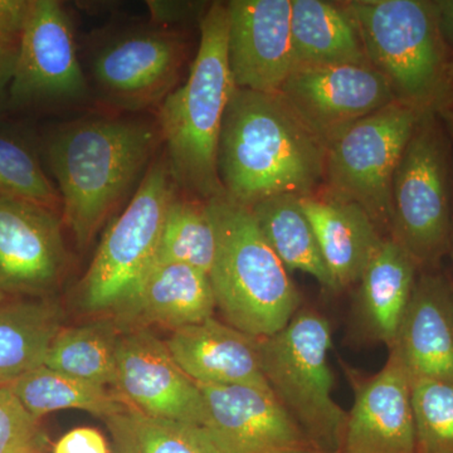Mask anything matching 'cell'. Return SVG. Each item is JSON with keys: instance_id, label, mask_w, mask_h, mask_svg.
Here are the masks:
<instances>
[{"instance_id": "cell-18", "label": "cell", "mask_w": 453, "mask_h": 453, "mask_svg": "<svg viewBox=\"0 0 453 453\" xmlns=\"http://www.w3.org/2000/svg\"><path fill=\"white\" fill-rule=\"evenodd\" d=\"M390 349L403 360L412 380L438 381L453 388V282L442 273H419Z\"/></svg>"}, {"instance_id": "cell-6", "label": "cell", "mask_w": 453, "mask_h": 453, "mask_svg": "<svg viewBox=\"0 0 453 453\" xmlns=\"http://www.w3.org/2000/svg\"><path fill=\"white\" fill-rule=\"evenodd\" d=\"M258 342L262 371L280 403L316 449L340 452L348 412L334 401L327 319L315 310L300 308L280 332Z\"/></svg>"}, {"instance_id": "cell-24", "label": "cell", "mask_w": 453, "mask_h": 453, "mask_svg": "<svg viewBox=\"0 0 453 453\" xmlns=\"http://www.w3.org/2000/svg\"><path fill=\"white\" fill-rule=\"evenodd\" d=\"M61 323V310L50 301L0 306V387L44 365Z\"/></svg>"}, {"instance_id": "cell-7", "label": "cell", "mask_w": 453, "mask_h": 453, "mask_svg": "<svg viewBox=\"0 0 453 453\" xmlns=\"http://www.w3.org/2000/svg\"><path fill=\"white\" fill-rule=\"evenodd\" d=\"M179 187L165 153L155 157L124 211L107 229L79 288L81 308L118 314L155 264Z\"/></svg>"}, {"instance_id": "cell-38", "label": "cell", "mask_w": 453, "mask_h": 453, "mask_svg": "<svg viewBox=\"0 0 453 453\" xmlns=\"http://www.w3.org/2000/svg\"><path fill=\"white\" fill-rule=\"evenodd\" d=\"M438 118L443 121L446 129L453 136V106L443 105L437 110Z\"/></svg>"}, {"instance_id": "cell-8", "label": "cell", "mask_w": 453, "mask_h": 453, "mask_svg": "<svg viewBox=\"0 0 453 453\" xmlns=\"http://www.w3.org/2000/svg\"><path fill=\"white\" fill-rule=\"evenodd\" d=\"M452 207L449 142L436 110H427L395 169L388 235L419 270H434L451 250Z\"/></svg>"}, {"instance_id": "cell-34", "label": "cell", "mask_w": 453, "mask_h": 453, "mask_svg": "<svg viewBox=\"0 0 453 453\" xmlns=\"http://www.w3.org/2000/svg\"><path fill=\"white\" fill-rule=\"evenodd\" d=\"M31 0H0V42L19 44Z\"/></svg>"}, {"instance_id": "cell-31", "label": "cell", "mask_w": 453, "mask_h": 453, "mask_svg": "<svg viewBox=\"0 0 453 453\" xmlns=\"http://www.w3.org/2000/svg\"><path fill=\"white\" fill-rule=\"evenodd\" d=\"M416 452L453 453V388L412 380Z\"/></svg>"}, {"instance_id": "cell-40", "label": "cell", "mask_w": 453, "mask_h": 453, "mask_svg": "<svg viewBox=\"0 0 453 453\" xmlns=\"http://www.w3.org/2000/svg\"><path fill=\"white\" fill-rule=\"evenodd\" d=\"M308 453H342V452H323V451H318V449H314V451H310Z\"/></svg>"}, {"instance_id": "cell-12", "label": "cell", "mask_w": 453, "mask_h": 453, "mask_svg": "<svg viewBox=\"0 0 453 453\" xmlns=\"http://www.w3.org/2000/svg\"><path fill=\"white\" fill-rule=\"evenodd\" d=\"M277 95L326 146L396 101L388 80L371 65L296 68Z\"/></svg>"}, {"instance_id": "cell-2", "label": "cell", "mask_w": 453, "mask_h": 453, "mask_svg": "<svg viewBox=\"0 0 453 453\" xmlns=\"http://www.w3.org/2000/svg\"><path fill=\"white\" fill-rule=\"evenodd\" d=\"M327 146L277 94L234 88L217 168L226 198L247 208L275 196H309L325 181Z\"/></svg>"}, {"instance_id": "cell-16", "label": "cell", "mask_w": 453, "mask_h": 453, "mask_svg": "<svg viewBox=\"0 0 453 453\" xmlns=\"http://www.w3.org/2000/svg\"><path fill=\"white\" fill-rule=\"evenodd\" d=\"M354 403L348 412L342 453H414L412 377L390 349L386 365L369 378L350 372Z\"/></svg>"}, {"instance_id": "cell-30", "label": "cell", "mask_w": 453, "mask_h": 453, "mask_svg": "<svg viewBox=\"0 0 453 453\" xmlns=\"http://www.w3.org/2000/svg\"><path fill=\"white\" fill-rule=\"evenodd\" d=\"M0 196L61 213V196L37 151L25 136L5 127H0Z\"/></svg>"}, {"instance_id": "cell-28", "label": "cell", "mask_w": 453, "mask_h": 453, "mask_svg": "<svg viewBox=\"0 0 453 453\" xmlns=\"http://www.w3.org/2000/svg\"><path fill=\"white\" fill-rule=\"evenodd\" d=\"M119 338L118 325L110 320L61 329L47 351L43 365L113 389Z\"/></svg>"}, {"instance_id": "cell-21", "label": "cell", "mask_w": 453, "mask_h": 453, "mask_svg": "<svg viewBox=\"0 0 453 453\" xmlns=\"http://www.w3.org/2000/svg\"><path fill=\"white\" fill-rule=\"evenodd\" d=\"M216 297L210 276L195 267L155 262L133 296L118 312L119 321L146 329L149 325L172 332L213 316Z\"/></svg>"}, {"instance_id": "cell-32", "label": "cell", "mask_w": 453, "mask_h": 453, "mask_svg": "<svg viewBox=\"0 0 453 453\" xmlns=\"http://www.w3.org/2000/svg\"><path fill=\"white\" fill-rule=\"evenodd\" d=\"M40 426L14 395L11 386L0 387V453H38Z\"/></svg>"}, {"instance_id": "cell-17", "label": "cell", "mask_w": 453, "mask_h": 453, "mask_svg": "<svg viewBox=\"0 0 453 453\" xmlns=\"http://www.w3.org/2000/svg\"><path fill=\"white\" fill-rule=\"evenodd\" d=\"M61 213L0 196V288L49 291L64 275L67 253Z\"/></svg>"}, {"instance_id": "cell-13", "label": "cell", "mask_w": 453, "mask_h": 453, "mask_svg": "<svg viewBox=\"0 0 453 453\" xmlns=\"http://www.w3.org/2000/svg\"><path fill=\"white\" fill-rule=\"evenodd\" d=\"M196 386L204 402L202 427L223 453H308L316 449L270 388Z\"/></svg>"}, {"instance_id": "cell-41", "label": "cell", "mask_w": 453, "mask_h": 453, "mask_svg": "<svg viewBox=\"0 0 453 453\" xmlns=\"http://www.w3.org/2000/svg\"><path fill=\"white\" fill-rule=\"evenodd\" d=\"M449 251L452 252V256H453V223H452L451 250H449Z\"/></svg>"}, {"instance_id": "cell-20", "label": "cell", "mask_w": 453, "mask_h": 453, "mask_svg": "<svg viewBox=\"0 0 453 453\" xmlns=\"http://www.w3.org/2000/svg\"><path fill=\"white\" fill-rule=\"evenodd\" d=\"M299 202L336 290L356 285L386 235L359 204L327 190L300 196Z\"/></svg>"}, {"instance_id": "cell-1", "label": "cell", "mask_w": 453, "mask_h": 453, "mask_svg": "<svg viewBox=\"0 0 453 453\" xmlns=\"http://www.w3.org/2000/svg\"><path fill=\"white\" fill-rule=\"evenodd\" d=\"M160 142L157 121L119 113H88L50 131L44 155L61 196L62 220L77 246L91 242L144 177Z\"/></svg>"}, {"instance_id": "cell-3", "label": "cell", "mask_w": 453, "mask_h": 453, "mask_svg": "<svg viewBox=\"0 0 453 453\" xmlns=\"http://www.w3.org/2000/svg\"><path fill=\"white\" fill-rule=\"evenodd\" d=\"M201 41L186 82L157 106V124L179 189L201 201L225 196L217 168L223 118L234 89L228 65L226 3L201 17Z\"/></svg>"}, {"instance_id": "cell-19", "label": "cell", "mask_w": 453, "mask_h": 453, "mask_svg": "<svg viewBox=\"0 0 453 453\" xmlns=\"http://www.w3.org/2000/svg\"><path fill=\"white\" fill-rule=\"evenodd\" d=\"M165 344L179 368L196 383L270 388L258 339L213 316L174 330Z\"/></svg>"}, {"instance_id": "cell-37", "label": "cell", "mask_w": 453, "mask_h": 453, "mask_svg": "<svg viewBox=\"0 0 453 453\" xmlns=\"http://www.w3.org/2000/svg\"><path fill=\"white\" fill-rule=\"evenodd\" d=\"M434 4L441 38L453 52V0H436Z\"/></svg>"}, {"instance_id": "cell-4", "label": "cell", "mask_w": 453, "mask_h": 453, "mask_svg": "<svg viewBox=\"0 0 453 453\" xmlns=\"http://www.w3.org/2000/svg\"><path fill=\"white\" fill-rule=\"evenodd\" d=\"M207 203L216 231L210 280L217 308L235 329L262 339L285 326L301 295L250 208L226 196Z\"/></svg>"}, {"instance_id": "cell-11", "label": "cell", "mask_w": 453, "mask_h": 453, "mask_svg": "<svg viewBox=\"0 0 453 453\" xmlns=\"http://www.w3.org/2000/svg\"><path fill=\"white\" fill-rule=\"evenodd\" d=\"M89 94L77 56L70 14L57 0H31L18 44L8 106L14 109L81 103Z\"/></svg>"}, {"instance_id": "cell-15", "label": "cell", "mask_w": 453, "mask_h": 453, "mask_svg": "<svg viewBox=\"0 0 453 453\" xmlns=\"http://www.w3.org/2000/svg\"><path fill=\"white\" fill-rule=\"evenodd\" d=\"M226 8L234 88L277 94L295 70L291 0H231Z\"/></svg>"}, {"instance_id": "cell-29", "label": "cell", "mask_w": 453, "mask_h": 453, "mask_svg": "<svg viewBox=\"0 0 453 453\" xmlns=\"http://www.w3.org/2000/svg\"><path fill=\"white\" fill-rule=\"evenodd\" d=\"M214 255L216 231L207 203L178 193L166 211L155 262L187 265L210 276Z\"/></svg>"}, {"instance_id": "cell-14", "label": "cell", "mask_w": 453, "mask_h": 453, "mask_svg": "<svg viewBox=\"0 0 453 453\" xmlns=\"http://www.w3.org/2000/svg\"><path fill=\"white\" fill-rule=\"evenodd\" d=\"M113 389L148 416L199 426L204 418L201 389L179 368L165 342L148 329L119 338Z\"/></svg>"}, {"instance_id": "cell-22", "label": "cell", "mask_w": 453, "mask_h": 453, "mask_svg": "<svg viewBox=\"0 0 453 453\" xmlns=\"http://www.w3.org/2000/svg\"><path fill=\"white\" fill-rule=\"evenodd\" d=\"M419 273L410 253L384 237L357 282L356 315L365 338L393 348Z\"/></svg>"}, {"instance_id": "cell-9", "label": "cell", "mask_w": 453, "mask_h": 453, "mask_svg": "<svg viewBox=\"0 0 453 453\" xmlns=\"http://www.w3.org/2000/svg\"><path fill=\"white\" fill-rule=\"evenodd\" d=\"M423 112L396 100L327 146L324 189L359 204L386 237L392 226L393 178Z\"/></svg>"}, {"instance_id": "cell-25", "label": "cell", "mask_w": 453, "mask_h": 453, "mask_svg": "<svg viewBox=\"0 0 453 453\" xmlns=\"http://www.w3.org/2000/svg\"><path fill=\"white\" fill-rule=\"evenodd\" d=\"M299 199V196L291 195L271 196L250 210L271 249L288 270L308 273L326 290L338 291Z\"/></svg>"}, {"instance_id": "cell-35", "label": "cell", "mask_w": 453, "mask_h": 453, "mask_svg": "<svg viewBox=\"0 0 453 453\" xmlns=\"http://www.w3.org/2000/svg\"><path fill=\"white\" fill-rule=\"evenodd\" d=\"M151 22L165 27H177L179 23L195 14L199 3L189 2H149Z\"/></svg>"}, {"instance_id": "cell-23", "label": "cell", "mask_w": 453, "mask_h": 453, "mask_svg": "<svg viewBox=\"0 0 453 453\" xmlns=\"http://www.w3.org/2000/svg\"><path fill=\"white\" fill-rule=\"evenodd\" d=\"M291 40L295 70L371 65L356 22L342 3L291 0Z\"/></svg>"}, {"instance_id": "cell-27", "label": "cell", "mask_w": 453, "mask_h": 453, "mask_svg": "<svg viewBox=\"0 0 453 453\" xmlns=\"http://www.w3.org/2000/svg\"><path fill=\"white\" fill-rule=\"evenodd\" d=\"M104 422L112 453H223L202 426L148 416L131 405Z\"/></svg>"}, {"instance_id": "cell-26", "label": "cell", "mask_w": 453, "mask_h": 453, "mask_svg": "<svg viewBox=\"0 0 453 453\" xmlns=\"http://www.w3.org/2000/svg\"><path fill=\"white\" fill-rule=\"evenodd\" d=\"M35 418L64 410L86 411L105 419L129 405L115 389L77 380L42 365L11 384Z\"/></svg>"}, {"instance_id": "cell-39", "label": "cell", "mask_w": 453, "mask_h": 453, "mask_svg": "<svg viewBox=\"0 0 453 453\" xmlns=\"http://www.w3.org/2000/svg\"><path fill=\"white\" fill-rule=\"evenodd\" d=\"M449 77H453V59L451 64H449Z\"/></svg>"}, {"instance_id": "cell-10", "label": "cell", "mask_w": 453, "mask_h": 453, "mask_svg": "<svg viewBox=\"0 0 453 453\" xmlns=\"http://www.w3.org/2000/svg\"><path fill=\"white\" fill-rule=\"evenodd\" d=\"M188 52L186 33L178 27H124L101 38L92 50V82L111 109L142 111L160 105L177 88Z\"/></svg>"}, {"instance_id": "cell-36", "label": "cell", "mask_w": 453, "mask_h": 453, "mask_svg": "<svg viewBox=\"0 0 453 453\" xmlns=\"http://www.w3.org/2000/svg\"><path fill=\"white\" fill-rule=\"evenodd\" d=\"M18 46L0 42V107L8 105V92L13 79Z\"/></svg>"}, {"instance_id": "cell-5", "label": "cell", "mask_w": 453, "mask_h": 453, "mask_svg": "<svg viewBox=\"0 0 453 453\" xmlns=\"http://www.w3.org/2000/svg\"><path fill=\"white\" fill-rule=\"evenodd\" d=\"M362 38L369 64L392 86L396 100L423 110L445 105L449 64L434 2H342Z\"/></svg>"}, {"instance_id": "cell-33", "label": "cell", "mask_w": 453, "mask_h": 453, "mask_svg": "<svg viewBox=\"0 0 453 453\" xmlns=\"http://www.w3.org/2000/svg\"><path fill=\"white\" fill-rule=\"evenodd\" d=\"M106 438L97 429L80 427L65 434L53 453H110Z\"/></svg>"}]
</instances>
